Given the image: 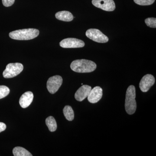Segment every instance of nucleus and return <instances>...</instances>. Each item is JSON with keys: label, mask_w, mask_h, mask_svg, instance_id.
I'll return each mask as SVG.
<instances>
[{"label": "nucleus", "mask_w": 156, "mask_h": 156, "mask_svg": "<svg viewBox=\"0 0 156 156\" xmlns=\"http://www.w3.org/2000/svg\"><path fill=\"white\" fill-rule=\"evenodd\" d=\"M93 5L107 11H113L115 5L113 0H92Z\"/></svg>", "instance_id": "nucleus-8"}, {"label": "nucleus", "mask_w": 156, "mask_h": 156, "mask_svg": "<svg viewBox=\"0 0 156 156\" xmlns=\"http://www.w3.org/2000/svg\"><path fill=\"white\" fill-rule=\"evenodd\" d=\"M39 33V30L36 29H24L11 32L9 33V37L14 40L27 41L37 37Z\"/></svg>", "instance_id": "nucleus-2"}, {"label": "nucleus", "mask_w": 156, "mask_h": 156, "mask_svg": "<svg viewBox=\"0 0 156 156\" xmlns=\"http://www.w3.org/2000/svg\"><path fill=\"white\" fill-rule=\"evenodd\" d=\"M2 1L3 5L6 7L12 6L15 2V0H2Z\"/></svg>", "instance_id": "nucleus-20"}, {"label": "nucleus", "mask_w": 156, "mask_h": 156, "mask_svg": "<svg viewBox=\"0 0 156 156\" xmlns=\"http://www.w3.org/2000/svg\"><path fill=\"white\" fill-rule=\"evenodd\" d=\"M14 156H32V154L25 148L20 147H16L13 150Z\"/></svg>", "instance_id": "nucleus-14"}, {"label": "nucleus", "mask_w": 156, "mask_h": 156, "mask_svg": "<svg viewBox=\"0 0 156 156\" xmlns=\"http://www.w3.org/2000/svg\"><path fill=\"white\" fill-rule=\"evenodd\" d=\"M86 34L89 38L97 43H105L108 41V38L100 30L96 29L88 30L86 32Z\"/></svg>", "instance_id": "nucleus-5"}, {"label": "nucleus", "mask_w": 156, "mask_h": 156, "mask_svg": "<svg viewBox=\"0 0 156 156\" xmlns=\"http://www.w3.org/2000/svg\"><path fill=\"white\" fill-rule=\"evenodd\" d=\"M6 129V125L5 123L0 122V133L5 131Z\"/></svg>", "instance_id": "nucleus-21"}, {"label": "nucleus", "mask_w": 156, "mask_h": 156, "mask_svg": "<svg viewBox=\"0 0 156 156\" xmlns=\"http://www.w3.org/2000/svg\"><path fill=\"white\" fill-rule=\"evenodd\" d=\"M59 45L62 48H81L85 46V43L79 39L68 38L62 40Z\"/></svg>", "instance_id": "nucleus-7"}, {"label": "nucleus", "mask_w": 156, "mask_h": 156, "mask_svg": "<svg viewBox=\"0 0 156 156\" xmlns=\"http://www.w3.org/2000/svg\"><path fill=\"white\" fill-rule=\"evenodd\" d=\"M62 83V78L61 76H53L48 79L47 84V89L51 94H54L58 91Z\"/></svg>", "instance_id": "nucleus-6"}, {"label": "nucleus", "mask_w": 156, "mask_h": 156, "mask_svg": "<svg viewBox=\"0 0 156 156\" xmlns=\"http://www.w3.org/2000/svg\"><path fill=\"white\" fill-rule=\"evenodd\" d=\"M63 114L66 119L69 121H72L74 119V112L72 108L69 105H66L63 109Z\"/></svg>", "instance_id": "nucleus-15"}, {"label": "nucleus", "mask_w": 156, "mask_h": 156, "mask_svg": "<svg viewBox=\"0 0 156 156\" xmlns=\"http://www.w3.org/2000/svg\"><path fill=\"white\" fill-rule=\"evenodd\" d=\"M55 17L56 19L66 22L72 21L74 18L72 13L68 11H59L55 14Z\"/></svg>", "instance_id": "nucleus-13"}, {"label": "nucleus", "mask_w": 156, "mask_h": 156, "mask_svg": "<svg viewBox=\"0 0 156 156\" xmlns=\"http://www.w3.org/2000/svg\"><path fill=\"white\" fill-rule=\"evenodd\" d=\"M154 77L151 74H147L142 78L139 83V87L142 92H147L155 83Z\"/></svg>", "instance_id": "nucleus-9"}, {"label": "nucleus", "mask_w": 156, "mask_h": 156, "mask_svg": "<svg viewBox=\"0 0 156 156\" xmlns=\"http://www.w3.org/2000/svg\"><path fill=\"white\" fill-rule=\"evenodd\" d=\"M146 24L147 26L151 28H156V19L154 17L147 18L145 20Z\"/></svg>", "instance_id": "nucleus-19"}, {"label": "nucleus", "mask_w": 156, "mask_h": 156, "mask_svg": "<svg viewBox=\"0 0 156 156\" xmlns=\"http://www.w3.org/2000/svg\"><path fill=\"white\" fill-rule=\"evenodd\" d=\"M97 66L94 62L87 59H77L74 60L70 65L72 70L79 73H91L94 71Z\"/></svg>", "instance_id": "nucleus-1"}, {"label": "nucleus", "mask_w": 156, "mask_h": 156, "mask_svg": "<svg viewBox=\"0 0 156 156\" xmlns=\"http://www.w3.org/2000/svg\"><path fill=\"white\" fill-rule=\"evenodd\" d=\"M134 2L140 5H150L154 2L155 0H134Z\"/></svg>", "instance_id": "nucleus-18"}, {"label": "nucleus", "mask_w": 156, "mask_h": 156, "mask_svg": "<svg viewBox=\"0 0 156 156\" xmlns=\"http://www.w3.org/2000/svg\"><path fill=\"white\" fill-rule=\"evenodd\" d=\"M33 93L30 91L25 92L23 93L19 100V104L22 108H25L28 107L32 102L33 100Z\"/></svg>", "instance_id": "nucleus-12"}, {"label": "nucleus", "mask_w": 156, "mask_h": 156, "mask_svg": "<svg viewBox=\"0 0 156 156\" xmlns=\"http://www.w3.org/2000/svg\"><path fill=\"white\" fill-rule=\"evenodd\" d=\"M46 124L51 132H54L57 129L56 120L53 116H49L46 119Z\"/></svg>", "instance_id": "nucleus-16"}, {"label": "nucleus", "mask_w": 156, "mask_h": 156, "mask_svg": "<svg viewBox=\"0 0 156 156\" xmlns=\"http://www.w3.org/2000/svg\"><path fill=\"white\" fill-rule=\"evenodd\" d=\"M92 89V87L88 85H83L78 89L75 94L76 100L79 101H82L86 98L88 97L89 92Z\"/></svg>", "instance_id": "nucleus-11"}, {"label": "nucleus", "mask_w": 156, "mask_h": 156, "mask_svg": "<svg viewBox=\"0 0 156 156\" xmlns=\"http://www.w3.org/2000/svg\"><path fill=\"white\" fill-rule=\"evenodd\" d=\"M103 95V90L100 87L91 89L88 97V100L91 103H96L100 100Z\"/></svg>", "instance_id": "nucleus-10"}, {"label": "nucleus", "mask_w": 156, "mask_h": 156, "mask_svg": "<svg viewBox=\"0 0 156 156\" xmlns=\"http://www.w3.org/2000/svg\"><path fill=\"white\" fill-rule=\"evenodd\" d=\"M10 89L5 86H0V99L5 97L10 93Z\"/></svg>", "instance_id": "nucleus-17"}, {"label": "nucleus", "mask_w": 156, "mask_h": 156, "mask_svg": "<svg viewBox=\"0 0 156 156\" xmlns=\"http://www.w3.org/2000/svg\"><path fill=\"white\" fill-rule=\"evenodd\" d=\"M23 69V66L21 63H9L7 65L5 69L3 72V76L6 79L14 77L22 72Z\"/></svg>", "instance_id": "nucleus-4"}, {"label": "nucleus", "mask_w": 156, "mask_h": 156, "mask_svg": "<svg viewBox=\"0 0 156 156\" xmlns=\"http://www.w3.org/2000/svg\"><path fill=\"white\" fill-rule=\"evenodd\" d=\"M136 89L135 87L131 85L128 87L126 91L125 108L128 115L134 114L136 110Z\"/></svg>", "instance_id": "nucleus-3"}]
</instances>
